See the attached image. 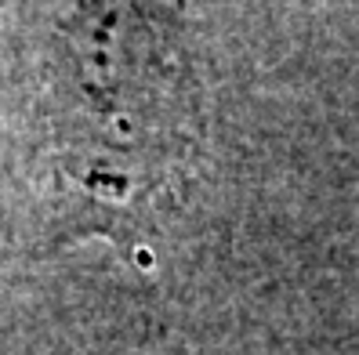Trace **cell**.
<instances>
[{
  "label": "cell",
  "mask_w": 359,
  "mask_h": 355,
  "mask_svg": "<svg viewBox=\"0 0 359 355\" xmlns=\"http://www.w3.org/2000/svg\"><path fill=\"white\" fill-rule=\"evenodd\" d=\"M58 167L98 214L178 200L207 138L185 0H69L44 51Z\"/></svg>",
  "instance_id": "6da1fadb"
}]
</instances>
